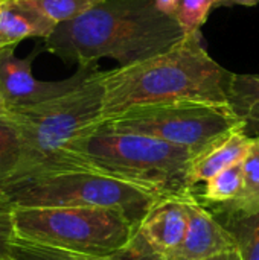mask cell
I'll return each mask as SVG.
<instances>
[{
  "label": "cell",
  "instance_id": "7a4b0ae2",
  "mask_svg": "<svg viewBox=\"0 0 259 260\" xmlns=\"http://www.w3.org/2000/svg\"><path fill=\"white\" fill-rule=\"evenodd\" d=\"M234 72L203 47L200 32L185 35L168 50L148 59L102 72V120L130 108L200 101L229 104Z\"/></svg>",
  "mask_w": 259,
  "mask_h": 260
},
{
  "label": "cell",
  "instance_id": "ffe728a7",
  "mask_svg": "<svg viewBox=\"0 0 259 260\" xmlns=\"http://www.w3.org/2000/svg\"><path fill=\"white\" fill-rule=\"evenodd\" d=\"M37 5L56 24L73 20L104 0H29Z\"/></svg>",
  "mask_w": 259,
  "mask_h": 260
},
{
  "label": "cell",
  "instance_id": "8992f818",
  "mask_svg": "<svg viewBox=\"0 0 259 260\" xmlns=\"http://www.w3.org/2000/svg\"><path fill=\"white\" fill-rule=\"evenodd\" d=\"M18 238L85 254H113L125 248L136 232V222L110 209H24L14 207Z\"/></svg>",
  "mask_w": 259,
  "mask_h": 260
},
{
  "label": "cell",
  "instance_id": "ac0fdd59",
  "mask_svg": "<svg viewBox=\"0 0 259 260\" xmlns=\"http://www.w3.org/2000/svg\"><path fill=\"white\" fill-rule=\"evenodd\" d=\"M227 229L237 239L243 260H259V212L234 218Z\"/></svg>",
  "mask_w": 259,
  "mask_h": 260
},
{
  "label": "cell",
  "instance_id": "83f0119b",
  "mask_svg": "<svg viewBox=\"0 0 259 260\" xmlns=\"http://www.w3.org/2000/svg\"><path fill=\"white\" fill-rule=\"evenodd\" d=\"M12 260H14V259H12Z\"/></svg>",
  "mask_w": 259,
  "mask_h": 260
},
{
  "label": "cell",
  "instance_id": "603a6c76",
  "mask_svg": "<svg viewBox=\"0 0 259 260\" xmlns=\"http://www.w3.org/2000/svg\"><path fill=\"white\" fill-rule=\"evenodd\" d=\"M171 260H243V256L240 250H232V251H224L215 256L203 257V259H171Z\"/></svg>",
  "mask_w": 259,
  "mask_h": 260
},
{
  "label": "cell",
  "instance_id": "4fadbf2b",
  "mask_svg": "<svg viewBox=\"0 0 259 260\" xmlns=\"http://www.w3.org/2000/svg\"><path fill=\"white\" fill-rule=\"evenodd\" d=\"M11 257L14 260H160L150 253L142 251L131 242L113 254H85L37 244L18 238L17 235L12 241Z\"/></svg>",
  "mask_w": 259,
  "mask_h": 260
},
{
  "label": "cell",
  "instance_id": "30bf717a",
  "mask_svg": "<svg viewBox=\"0 0 259 260\" xmlns=\"http://www.w3.org/2000/svg\"><path fill=\"white\" fill-rule=\"evenodd\" d=\"M188 207V232L172 259H203L224 251L238 250V244L232 232L218 222L194 195H191Z\"/></svg>",
  "mask_w": 259,
  "mask_h": 260
},
{
  "label": "cell",
  "instance_id": "d6986e66",
  "mask_svg": "<svg viewBox=\"0 0 259 260\" xmlns=\"http://www.w3.org/2000/svg\"><path fill=\"white\" fill-rule=\"evenodd\" d=\"M221 0H182L176 20L185 35L198 34L211 12L218 8Z\"/></svg>",
  "mask_w": 259,
  "mask_h": 260
},
{
  "label": "cell",
  "instance_id": "2e32d148",
  "mask_svg": "<svg viewBox=\"0 0 259 260\" xmlns=\"http://www.w3.org/2000/svg\"><path fill=\"white\" fill-rule=\"evenodd\" d=\"M244 187L241 195L231 204L224 206L226 212L234 218L249 216L259 212V136L243 161Z\"/></svg>",
  "mask_w": 259,
  "mask_h": 260
},
{
  "label": "cell",
  "instance_id": "6da1fadb",
  "mask_svg": "<svg viewBox=\"0 0 259 260\" xmlns=\"http://www.w3.org/2000/svg\"><path fill=\"white\" fill-rule=\"evenodd\" d=\"M183 37L177 20L160 12L156 0H104L56 24L43 47L66 64L111 58L122 67L162 53Z\"/></svg>",
  "mask_w": 259,
  "mask_h": 260
},
{
  "label": "cell",
  "instance_id": "ba28073f",
  "mask_svg": "<svg viewBox=\"0 0 259 260\" xmlns=\"http://www.w3.org/2000/svg\"><path fill=\"white\" fill-rule=\"evenodd\" d=\"M15 46H8L0 52V90L8 110L41 104L73 91L99 70L98 62H92L78 66V70L63 81H40L32 75V61L38 50L18 58Z\"/></svg>",
  "mask_w": 259,
  "mask_h": 260
},
{
  "label": "cell",
  "instance_id": "44dd1931",
  "mask_svg": "<svg viewBox=\"0 0 259 260\" xmlns=\"http://www.w3.org/2000/svg\"><path fill=\"white\" fill-rule=\"evenodd\" d=\"M15 238L14 206L8 195L0 190V260H12L11 248Z\"/></svg>",
  "mask_w": 259,
  "mask_h": 260
},
{
  "label": "cell",
  "instance_id": "5bb4252c",
  "mask_svg": "<svg viewBox=\"0 0 259 260\" xmlns=\"http://www.w3.org/2000/svg\"><path fill=\"white\" fill-rule=\"evenodd\" d=\"M229 105L243 120L252 137L259 136V75L234 73L229 88Z\"/></svg>",
  "mask_w": 259,
  "mask_h": 260
},
{
  "label": "cell",
  "instance_id": "d4e9b609",
  "mask_svg": "<svg viewBox=\"0 0 259 260\" xmlns=\"http://www.w3.org/2000/svg\"><path fill=\"white\" fill-rule=\"evenodd\" d=\"M6 111H8V108H6V104H5V99H3V94L0 90V114H5Z\"/></svg>",
  "mask_w": 259,
  "mask_h": 260
},
{
  "label": "cell",
  "instance_id": "7c38bea8",
  "mask_svg": "<svg viewBox=\"0 0 259 260\" xmlns=\"http://www.w3.org/2000/svg\"><path fill=\"white\" fill-rule=\"evenodd\" d=\"M56 23L29 0H8L0 6V40L6 46L26 38H47Z\"/></svg>",
  "mask_w": 259,
  "mask_h": 260
},
{
  "label": "cell",
  "instance_id": "4316f807",
  "mask_svg": "<svg viewBox=\"0 0 259 260\" xmlns=\"http://www.w3.org/2000/svg\"><path fill=\"white\" fill-rule=\"evenodd\" d=\"M5 2H8V0H0V6H2V5H3Z\"/></svg>",
  "mask_w": 259,
  "mask_h": 260
},
{
  "label": "cell",
  "instance_id": "277c9868",
  "mask_svg": "<svg viewBox=\"0 0 259 260\" xmlns=\"http://www.w3.org/2000/svg\"><path fill=\"white\" fill-rule=\"evenodd\" d=\"M70 157L84 172L180 193L188 190L185 177L194 152L151 136L98 125L72 145Z\"/></svg>",
  "mask_w": 259,
  "mask_h": 260
},
{
  "label": "cell",
  "instance_id": "52a82bcc",
  "mask_svg": "<svg viewBox=\"0 0 259 260\" xmlns=\"http://www.w3.org/2000/svg\"><path fill=\"white\" fill-rule=\"evenodd\" d=\"M113 131L151 136L194 155L229 131L244 126L229 104L182 101L130 108L99 123Z\"/></svg>",
  "mask_w": 259,
  "mask_h": 260
},
{
  "label": "cell",
  "instance_id": "7402d4cb",
  "mask_svg": "<svg viewBox=\"0 0 259 260\" xmlns=\"http://www.w3.org/2000/svg\"><path fill=\"white\" fill-rule=\"evenodd\" d=\"M180 3H182V0H156V6L159 8V11L172 18H176Z\"/></svg>",
  "mask_w": 259,
  "mask_h": 260
},
{
  "label": "cell",
  "instance_id": "e0dca14e",
  "mask_svg": "<svg viewBox=\"0 0 259 260\" xmlns=\"http://www.w3.org/2000/svg\"><path fill=\"white\" fill-rule=\"evenodd\" d=\"M243 187H244V172H243V163H240L209 178L205 183L202 197L209 204L227 206L241 195Z\"/></svg>",
  "mask_w": 259,
  "mask_h": 260
},
{
  "label": "cell",
  "instance_id": "9c48e42d",
  "mask_svg": "<svg viewBox=\"0 0 259 260\" xmlns=\"http://www.w3.org/2000/svg\"><path fill=\"white\" fill-rule=\"evenodd\" d=\"M191 195L169 193L154 203L137 222L131 244L157 259H172L188 232Z\"/></svg>",
  "mask_w": 259,
  "mask_h": 260
},
{
  "label": "cell",
  "instance_id": "3957f363",
  "mask_svg": "<svg viewBox=\"0 0 259 260\" xmlns=\"http://www.w3.org/2000/svg\"><path fill=\"white\" fill-rule=\"evenodd\" d=\"M102 99V72L98 70L73 91L41 104L8 110L6 114L17 125L24 143L20 171L11 183L41 175L84 172L70 157V148L101 123Z\"/></svg>",
  "mask_w": 259,
  "mask_h": 260
},
{
  "label": "cell",
  "instance_id": "5b68a950",
  "mask_svg": "<svg viewBox=\"0 0 259 260\" xmlns=\"http://www.w3.org/2000/svg\"><path fill=\"white\" fill-rule=\"evenodd\" d=\"M14 207L110 209L136 224L162 197L156 189L96 172H63L20 180L2 189Z\"/></svg>",
  "mask_w": 259,
  "mask_h": 260
},
{
  "label": "cell",
  "instance_id": "9a60e30c",
  "mask_svg": "<svg viewBox=\"0 0 259 260\" xmlns=\"http://www.w3.org/2000/svg\"><path fill=\"white\" fill-rule=\"evenodd\" d=\"M23 157L24 143L21 133L6 113L0 114V189L15 178Z\"/></svg>",
  "mask_w": 259,
  "mask_h": 260
},
{
  "label": "cell",
  "instance_id": "484cf974",
  "mask_svg": "<svg viewBox=\"0 0 259 260\" xmlns=\"http://www.w3.org/2000/svg\"><path fill=\"white\" fill-rule=\"evenodd\" d=\"M5 47H8V46H6V44H5V43H3V41L0 40V52H2V50H3Z\"/></svg>",
  "mask_w": 259,
  "mask_h": 260
},
{
  "label": "cell",
  "instance_id": "cb8c5ba5",
  "mask_svg": "<svg viewBox=\"0 0 259 260\" xmlns=\"http://www.w3.org/2000/svg\"><path fill=\"white\" fill-rule=\"evenodd\" d=\"M259 0H221L218 6H256Z\"/></svg>",
  "mask_w": 259,
  "mask_h": 260
},
{
  "label": "cell",
  "instance_id": "8fae6325",
  "mask_svg": "<svg viewBox=\"0 0 259 260\" xmlns=\"http://www.w3.org/2000/svg\"><path fill=\"white\" fill-rule=\"evenodd\" d=\"M253 140L255 137L246 131V126H240L197 152L191 158L186 171V189L191 190L194 186L206 183L214 175L243 163L253 145Z\"/></svg>",
  "mask_w": 259,
  "mask_h": 260
}]
</instances>
